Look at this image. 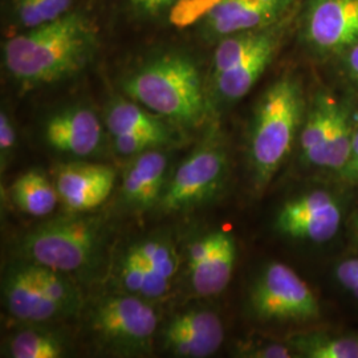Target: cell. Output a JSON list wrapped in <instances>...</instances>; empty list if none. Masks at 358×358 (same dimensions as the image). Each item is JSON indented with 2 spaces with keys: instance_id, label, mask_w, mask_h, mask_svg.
Wrapping results in <instances>:
<instances>
[{
  "instance_id": "6da1fadb",
  "label": "cell",
  "mask_w": 358,
  "mask_h": 358,
  "mask_svg": "<svg viewBox=\"0 0 358 358\" xmlns=\"http://www.w3.org/2000/svg\"><path fill=\"white\" fill-rule=\"evenodd\" d=\"M96 45V29L90 20L66 13L10 38L4 45V64L26 87L52 84L78 73L90 63Z\"/></svg>"
},
{
  "instance_id": "7a4b0ae2",
  "label": "cell",
  "mask_w": 358,
  "mask_h": 358,
  "mask_svg": "<svg viewBox=\"0 0 358 358\" xmlns=\"http://www.w3.org/2000/svg\"><path fill=\"white\" fill-rule=\"evenodd\" d=\"M124 90L154 115L185 127L198 125L206 100L198 66L179 53L158 56L124 81Z\"/></svg>"
},
{
  "instance_id": "3957f363",
  "label": "cell",
  "mask_w": 358,
  "mask_h": 358,
  "mask_svg": "<svg viewBox=\"0 0 358 358\" xmlns=\"http://www.w3.org/2000/svg\"><path fill=\"white\" fill-rule=\"evenodd\" d=\"M301 109V92L292 78L278 80L263 94L250 138V159L259 189L273 178L291 153Z\"/></svg>"
},
{
  "instance_id": "277c9868",
  "label": "cell",
  "mask_w": 358,
  "mask_h": 358,
  "mask_svg": "<svg viewBox=\"0 0 358 358\" xmlns=\"http://www.w3.org/2000/svg\"><path fill=\"white\" fill-rule=\"evenodd\" d=\"M103 239L97 217H65L51 220L29 232L20 244L28 262L63 273L88 266Z\"/></svg>"
},
{
  "instance_id": "5b68a950",
  "label": "cell",
  "mask_w": 358,
  "mask_h": 358,
  "mask_svg": "<svg viewBox=\"0 0 358 358\" xmlns=\"http://www.w3.org/2000/svg\"><path fill=\"white\" fill-rule=\"evenodd\" d=\"M251 307L262 320H313L320 306L312 289L294 269L282 263H271L251 291Z\"/></svg>"
},
{
  "instance_id": "8992f818",
  "label": "cell",
  "mask_w": 358,
  "mask_h": 358,
  "mask_svg": "<svg viewBox=\"0 0 358 358\" xmlns=\"http://www.w3.org/2000/svg\"><path fill=\"white\" fill-rule=\"evenodd\" d=\"M157 325L155 309L136 294L108 297L92 316V328L103 343L131 353L150 349Z\"/></svg>"
},
{
  "instance_id": "52a82bcc",
  "label": "cell",
  "mask_w": 358,
  "mask_h": 358,
  "mask_svg": "<svg viewBox=\"0 0 358 358\" xmlns=\"http://www.w3.org/2000/svg\"><path fill=\"white\" fill-rule=\"evenodd\" d=\"M227 173L226 150L217 143H205L182 162L158 205L165 211H182L206 202L220 190Z\"/></svg>"
},
{
  "instance_id": "ba28073f",
  "label": "cell",
  "mask_w": 358,
  "mask_h": 358,
  "mask_svg": "<svg viewBox=\"0 0 358 358\" xmlns=\"http://www.w3.org/2000/svg\"><path fill=\"white\" fill-rule=\"evenodd\" d=\"M341 207L329 192H308L282 206L276 229L284 235L309 242H327L337 234Z\"/></svg>"
},
{
  "instance_id": "9c48e42d",
  "label": "cell",
  "mask_w": 358,
  "mask_h": 358,
  "mask_svg": "<svg viewBox=\"0 0 358 358\" xmlns=\"http://www.w3.org/2000/svg\"><path fill=\"white\" fill-rule=\"evenodd\" d=\"M236 262V243L232 235L210 232L189 248V271L194 292L215 296L229 285Z\"/></svg>"
},
{
  "instance_id": "30bf717a",
  "label": "cell",
  "mask_w": 358,
  "mask_h": 358,
  "mask_svg": "<svg viewBox=\"0 0 358 358\" xmlns=\"http://www.w3.org/2000/svg\"><path fill=\"white\" fill-rule=\"evenodd\" d=\"M307 36L322 51H340L358 43V0H312Z\"/></svg>"
},
{
  "instance_id": "8fae6325",
  "label": "cell",
  "mask_w": 358,
  "mask_h": 358,
  "mask_svg": "<svg viewBox=\"0 0 358 358\" xmlns=\"http://www.w3.org/2000/svg\"><path fill=\"white\" fill-rule=\"evenodd\" d=\"M222 320L210 310H190L169 322L164 332V345L179 357L213 356L223 344Z\"/></svg>"
},
{
  "instance_id": "7c38bea8",
  "label": "cell",
  "mask_w": 358,
  "mask_h": 358,
  "mask_svg": "<svg viewBox=\"0 0 358 358\" xmlns=\"http://www.w3.org/2000/svg\"><path fill=\"white\" fill-rule=\"evenodd\" d=\"M115 173L103 165H65L56 173V190L60 201L72 213H85L110 195Z\"/></svg>"
},
{
  "instance_id": "4fadbf2b",
  "label": "cell",
  "mask_w": 358,
  "mask_h": 358,
  "mask_svg": "<svg viewBox=\"0 0 358 358\" xmlns=\"http://www.w3.org/2000/svg\"><path fill=\"white\" fill-rule=\"evenodd\" d=\"M44 137L50 146L62 153L88 157L101 145L103 127L88 108H69L47 121Z\"/></svg>"
},
{
  "instance_id": "5bb4252c",
  "label": "cell",
  "mask_w": 358,
  "mask_h": 358,
  "mask_svg": "<svg viewBox=\"0 0 358 358\" xmlns=\"http://www.w3.org/2000/svg\"><path fill=\"white\" fill-rule=\"evenodd\" d=\"M292 0H222L203 19L213 36L256 31L275 22Z\"/></svg>"
},
{
  "instance_id": "9a60e30c",
  "label": "cell",
  "mask_w": 358,
  "mask_h": 358,
  "mask_svg": "<svg viewBox=\"0 0 358 358\" xmlns=\"http://www.w3.org/2000/svg\"><path fill=\"white\" fill-rule=\"evenodd\" d=\"M4 299L8 312L17 320L40 324L65 317L63 310L38 285L29 263L10 271L4 284Z\"/></svg>"
},
{
  "instance_id": "2e32d148",
  "label": "cell",
  "mask_w": 358,
  "mask_h": 358,
  "mask_svg": "<svg viewBox=\"0 0 358 358\" xmlns=\"http://www.w3.org/2000/svg\"><path fill=\"white\" fill-rule=\"evenodd\" d=\"M166 169L167 157L158 148L138 154L124 176L122 194L127 203L141 210L159 203L165 192Z\"/></svg>"
},
{
  "instance_id": "e0dca14e",
  "label": "cell",
  "mask_w": 358,
  "mask_h": 358,
  "mask_svg": "<svg viewBox=\"0 0 358 358\" xmlns=\"http://www.w3.org/2000/svg\"><path fill=\"white\" fill-rule=\"evenodd\" d=\"M279 44L276 31L267 36L239 64L214 77L215 90L226 101H236L244 97L264 73Z\"/></svg>"
},
{
  "instance_id": "ac0fdd59",
  "label": "cell",
  "mask_w": 358,
  "mask_h": 358,
  "mask_svg": "<svg viewBox=\"0 0 358 358\" xmlns=\"http://www.w3.org/2000/svg\"><path fill=\"white\" fill-rule=\"evenodd\" d=\"M109 131L117 134H137L154 138L161 145L171 140V133L166 125L149 109L145 110L137 103L120 100L108 108L105 117Z\"/></svg>"
},
{
  "instance_id": "d6986e66",
  "label": "cell",
  "mask_w": 358,
  "mask_h": 358,
  "mask_svg": "<svg viewBox=\"0 0 358 358\" xmlns=\"http://www.w3.org/2000/svg\"><path fill=\"white\" fill-rule=\"evenodd\" d=\"M337 103L321 97L308 115L300 136V148L304 159L313 166L325 167L327 146L332 130Z\"/></svg>"
},
{
  "instance_id": "ffe728a7",
  "label": "cell",
  "mask_w": 358,
  "mask_h": 358,
  "mask_svg": "<svg viewBox=\"0 0 358 358\" xmlns=\"http://www.w3.org/2000/svg\"><path fill=\"white\" fill-rule=\"evenodd\" d=\"M11 195L15 205L32 217L50 215L60 199L56 186L38 171H28L16 179Z\"/></svg>"
},
{
  "instance_id": "44dd1931",
  "label": "cell",
  "mask_w": 358,
  "mask_h": 358,
  "mask_svg": "<svg viewBox=\"0 0 358 358\" xmlns=\"http://www.w3.org/2000/svg\"><path fill=\"white\" fill-rule=\"evenodd\" d=\"M118 275L120 282L128 294H136L146 300L164 297L171 285V282L155 275L133 248L122 257Z\"/></svg>"
},
{
  "instance_id": "7402d4cb",
  "label": "cell",
  "mask_w": 358,
  "mask_h": 358,
  "mask_svg": "<svg viewBox=\"0 0 358 358\" xmlns=\"http://www.w3.org/2000/svg\"><path fill=\"white\" fill-rule=\"evenodd\" d=\"M7 353L13 358H59L65 353L59 336L41 329H24L8 341Z\"/></svg>"
},
{
  "instance_id": "603a6c76",
  "label": "cell",
  "mask_w": 358,
  "mask_h": 358,
  "mask_svg": "<svg viewBox=\"0 0 358 358\" xmlns=\"http://www.w3.org/2000/svg\"><path fill=\"white\" fill-rule=\"evenodd\" d=\"M267 34L268 31L256 29L232 34L223 38L214 53L213 77L219 76L220 73L239 64L264 40Z\"/></svg>"
},
{
  "instance_id": "cb8c5ba5",
  "label": "cell",
  "mask_w": 358,
  "mask_h": 358,
  "mask_svg": "<svg viewBox=\"0 0 358 358\" xmlns=\"http://www.w3.org/2000/svg\"><path fill=\"white\" fill-rule=\"evenodd\" d=\"M28 263L34 278L45 294L63 310L65 316L73 315L81 303V297L76 287L68 279H65L63 272L47 268L31 262Z\"/></svg>"
},
{
  "instance_id": "d4e9b609",
  "label": "cell",
  "mask_w": 358,
  "mask_h": 358,
  "mask_svg": "<svg viewBox=\"0 0 358 358\" xmlns=\"http://www.w3.org/2000/svg\"><path fill=\"white\" fill-rule=\"evenodd\" d=\"M294 350L309 358H358V338L313 334L291 341Z\"/></svg>"
},
{
  "instance_id": "484cf974",
  "label": "cell",
  "mask_w": 358,
  "mask_h": 358,
  "mask_svg": "<svg viewBox=\"0 0 358 358\" xmlns=\"http://www.w3.org/2000/svg\"><path fill=\"white\" fill-rule=\"evenodd\" d=\"M73 0H13V13L19 24L32 29L52 23L69 13Z\"/></svg>"
},
{
  "instance_id": "4316f807",
  "label": "cell",
  "mask_w": 358,
  "mask_h": 358,
  "mask_svg": "<svg viewBox=\"0 0 358 358\" xmlns=\"http://www.w3.org/2000/svg\"><path fill=\"white\" fill-rule=\"evenodd\" d=\"M353 136L350 118L343 106L337 105L333 117L332 130L327 146L325 167L340 171L352 157Z\"/></svg>"
},
{
  "instance_id": "83f0119b",
  "label": "cell",
  "mask_w": 358,
  "mask_h": 358,
  "mask_svg": "<svg viewBox=\"0 0 358 358\" xmlns=\"http://www.w3.org/2000/svg\"><path fill=\"white\" fill-rule=\"evenodd\" d=\"M149 268L164 280L171 282L178 271V257L171 244L149 239L131 247Z\"/></svg>"
},
{
  "instance_id": "f1b7e54d",
  "label": "cell",
  "mask_w": 358,
  "mask_h": 358,
  "mask_svg": "<svg viewBox=\"0 0 358 358\" xmlns=\"http://www.w3.org/2000/svg\"><path fill=\"white\" fill-rule=\"evenodd\" d=\"M222 0H177L171 7L169 19L173 26L186 28L203 20Z\"/></svg>"
},
{
  "instance_id": "f546056e",
  "label": "cell",
  "mask_w": 358,
  "mask_h": 358,
  "mask_svg": "<svg viewBox=\"0 0 358 358\" xmlns=\"http://www.w3.org/2000/svg\"><path fill=\"white\" fill-rule=\"evenodd\" d=\"M115 150L121 155H138L150 149L162 146L154 138L137 134H117L113 136Z\"/></svg>"
},
{
  "instance_id": "4dcf8cb0",
  "label": "cell",
  "mask_w": 358,
  "mask_h": 358,
  "mask_svg": "<svg viewBox=\"0 0 358 358\" xmlns=\"http://www.w3.org/2000/svg\"><path fill=\"white\" fill-rule=\"evenodd\" d=\"M16 145V133L11 118L3 110L0 113V155L1 164L4 165L13 154Z\"/></svg>"
},
{
  "instance_id": "1f68e13d",
  "label": "cell",
  "mask_w": 358,
  "mask_h": 358,
  "mask_svg": "<svg viewBox=\"0 0 358 358\" xmlns=\"http://www.w3.org/2000/svg\"><path fill=\"white\" fill-rule=\"evenodd\" d=\"M336 275L337 280L346 291L352 292L356 289L358 287V257L343 262L336 269Z\"/></svg>"
},
{
  "instance_id": "d6a6232c",
  "label": "cell",
  "mask_w": 358,
  "mask_h": 358,
  "mask_svg": "<svg viewBox=\"0 0 358 358\" xmlns=\"http://www.w3.org/2000/svg\"><path fill=\"white\" fill-rule=\"evenodd\" d=\"M129 1L137 13L154 16L171 7L177 0H129Z\"/></svg>"
},
{
  "instance_id": "836d02e7",
  "label": "cell",
  "mask_w": 358,
  "mask_h": 358,
  "mask_svg": "<svg viewBox=\"0 0 358 358\" xmlns=\"http://www.w3.org/2000/svg\"><path fill=\"white\" fill-rule=\"evenodd\" d=\"M248 356L260 358H288L292 357V352L287 346L271 344L256 348L255 350H250Z\"/></svg>"
},
{
  "instance_id": "e575fe53",
  "label": "cell",
  "mask_w": 358,
  "mask_h": 358,
  "mask_svg": "<svg viewBox=\"0 0 358 358\" xmlns=\"http://www.w3.org/2000/svg\"><path fill=\"white\" fill-rule=\"evenodd\" d=\"M340 174L346 180H358V155L348 161L345 166L340 170Z\"/></svg>"
},
{
  "instance_id": "d590c367",
  "label": "cell",
  "mask_w": 358,
  "mask_h": 358,
  "mask_svg": "<svg viewBox=\"0 0 358 358\" xmlns=\"http://www.w3.org/2000/svg\"><path fill=\"white\" fill-rule=\"evenodd\" d=\"M346 63H348V69H349L350 75L358 81V43L353 47H350Z\"/></svg>"
},
{
  "instance_id": "8d00e7d4",
  "label": "cell",
  "mask_w": 358,
  "mask_h": 358,
  "mask_svg": "<svg viewBox=\"0 0 358 358\" xmlns=\"http://www.w3.org/2000/svg\"><path fill=\"white\" fill-rule=\"evenodd\" d=\"M358 155V130L353 136V145H352V157H357ZM350 157V158H352Z\"/></svg>"
},
{
  "instance_id": "74e56055",
  "label": "cell",
  "mask_w": 358,
  "mask_h": 358,
  "mask_svg": "<svg viewBox=\"0 0 358 358\" xmlns=\"http://www.w3.org/2000/svg\"><path fill=\"white\" fill-rule=\"evenodd\" d=\"M352 294H355L356 297H358V287L356 289H353V291H352Z\"/></svg>"
}]
</instances>
